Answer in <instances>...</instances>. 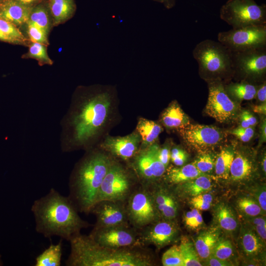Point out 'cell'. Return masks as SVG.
<instances>
[{"instance_id": "1", "label": "cell", "mask_w": 266, "mask_h": 266, "mask_svg": "<svg viewBox=\"0 0 266 266\" xmlns=\"http://www.w3.org/2000/svg\"><path fill=\"white\" fill-rule=\"evenodd\" d=\"M31 211L36 232L47 238L57 236L69 241L82 229L92 226L80 217L69 198L54 188L35 200Z\"/></svg>"}, {"instance_id": "2", "label": "cell", "mask_w": 266, "mask_h": 266, "mask_svg": "<svg viewBox=\"0 0 266 266\" xmlns=\"http://www.w3.org/2000/svg\"><path fill=\"white\" fill-rule=\"evenodd\" d=\"M66 266H152V253L145 246L120 248L100 245L89 235L79 233L72 237Z\"/></svg>"}, {"instance_id": "3", "label": "cell", "mask_w": 266, "mask_h": 266, "mask_svg": "<svg viewBox=\"0 0 266 266\" xmlns=\"http://www.w3.org/2000/svg\"><path fill=\"white\" fill-rule=\"evenodd\" d=\"M112 160L105 154L97 152L86 157L77 166L69 181L67 197L79 212L90 213Z\"/></svg>"}, {"instance_id": "4", "label": "cell", "mask_w": 266, "mask_h": 266, "mask_svg": "<svg viewBox=\"0 0 266 266\" xmlns=\"http://www.w3.org/2000/svg\"><path fill=\"white\" fill-rule=\"evenodd\" d=\"M112 94L109 88L100 89L82 103L71 121L76 143L86 142L103 127L110 112Z\"/></svg>"}, {"instance_id": "5", "label": "cell", "mask_w": 266, "mask_h": 266, "mask_svg": "<svg viewBox=\"0 0 266 266\" xmlns=\"http://www.w3.org/2000/svg\"><path fill=\"white\" fill-rule=\"evenodd\" d=\"M201 76L207 81H222L233 75L231 52L218 41L210 39L199 42L192 51Z\"/></svg>"}, {"instance_id": "6", "label": "cell", "mask_w": 266, "mask_h": 266, "mask_svg": "<svg viewBox=\"0 0 266 266\" xmlns=\"http://www.w3.org/2000/svg\"><path fill=\"white\" fill-rule=\"evenodd\" d=\"M140 183L137 175L112 160L99 189L96 203L103 200L125 202Z\"/></svg>"}, {"instance_id": "7", "label": "cell", "mask_w": 266, "mask_h": 266, "mask_svg": "<svg viewBox=\"0 0 266 266\" xmlns=\"http://www.w3.org/2000/svg\"><path fill=\"white\" fill-rule=\"evenodd\" d=\"M219 15L232 29L266 25V5L254 0H228L221 6Z\"/></svg>"}, {"instance_id": "8", "label": "cell", "mask_w": 266, "mask_h": 266, "mask_svg": "<svg viewBox=\"0 0 266 266\" xmlns=\"http://www.w3.org/2000/svg\"><path fill=\"white\" fill-rule=\"evenodd\" d=\"M129 224L137 230L161 219L147 186L140 183L125 201Z\"/></svg>"}, {"instance_id": "9", "label": "cell", "mask_w": 266, "mask_h": 266, "mask_svg": "<svg viewBox=\"0 0 266 266\" xmlns=\"http://www.w3.org/2000/svg\"><path fill=\"white\" fill-rule=\"evenodd\" d=\"M218 41L230 51L266 47V25L251 26L219 32Z\"/></svg>"}, {"instance_id": "10", "label": "cell", "mask_w": 266, "mask_h": 266, "mask_svg": "<svg viewBox=\"0 0 266 266\" xmlns=\"http://www.w3.org/2000/svg\"><path fill=\"white\" fill-rule=\"evenodd\" d=\"M231 52L233 75L249 83L264 79L266 73V47Z\"/></svg>"}, {"instance_id": "11", "label": "cell", "mask_w": 266, "mask_h": 266, "mask_svg": "<svg viewBox=\"0 0 266 266\" xmlns=\"http://www.w3.org/2000/svg\"><path fill=\"white\" fill-rule=\"evenodd\" d=\"M208 82V97L205 113L221 123L233 122L240 113L239 106L226 92L220 80Z\"/></svg>"}, {"instance_id": "12", "label": "cell", "mask_w": 266, "mask_h": 266, "mask_svg": "<svg viewBox=\"0 0 266 266\" xmlns=\"http://www.w3.org/2000/svg\"><path fill=\"white\" fill-rule=\"evenodd\" d=\"M178 131L185 143L200 153L210 152L226 137L224 132L212 126L189 124Z\"/></svg>"}, {"instance_id": "13", "label": "cell", "mask_w": 266, "mask_h": 266, "mask_svg": "<svg viewBox=\"0 0 266 266\" xmlns=\"http://www.w3.org/2000/svg\"><path fill=\"white\" fill-rule=\"evenodd\" d=\"M89 235L100 245L108 248H120L140 245L138 230L130 224L94 227Z\"/></svg>"}, {"instance_id": "14", "label": "cell", "mask_w": 266, "mask_h": 266, "mask_svg": "<svg viewBox=\"0 0 266 266\" xmlns=\"http://www.w3.org/2000/svg\"><path fill=\"white\" fill-rule=\"evenodd\" d=\"M159 148L152 144L138 151L133 158L132 166L141 184L156 182L166 172V168L158 157Z\"/></svg>"}, {"instance_id": "15", "label": "cell", "mask_w": 266, "mask_h": 266, "mask_svg": "<svg viewBox=\"0 0 266 266\" xmlns=\"http://www.w3.org/2000/svg\"><path fill=\"white\" fill-rule=\"evenodd\" d=\"M140 245L152 244L160 249L174 242L179 234V229L174 221L161 219L138 230Z\"/></svg>"}, {"instance_id": "16", "label": "cell", "mask_w": 266, "mask_h": 266, "mask_svg": "<svg viewBox=\"0 0 266 266\" xmlns=\"http://www.w3.org/2000/svg\"><path fill=\"white\" fill-rule=\"evenodd\" d=\"M90 213L96 218L95 228L129 224L125 202L101 200L94 205Z\"/></svg>"}, {"instance_id": "17", "label": "cell", "mask_w": 266, "mask_h": 266, "mask_svg": "<svg viewBox=\"0 0 266 266\" xmlns=\"http://www.w3.org/2000/svg\"><path fill=\"white\" fill-rule=\"evenodd\" d=\"M140 136L133 133L124 136H107L101 147L114 157L124 161L133 159L138 152Z\"/></svg>"}, {"instance_id": "18", "label": "cell", "mask_w": 266, "mask_h": 266, "mask_svg": "<svg viewBox=\"0 0 266 266\" xmlns=\"http://www.w3.org/2000/svg\"><path fill=\"white\" fill-rule=\"evenodd\" d=\"M144 185L151 192L161 219L174 221L178 211V203L175 196L167 188L162 187L157 182Z\"/></svg>"}, {"instance_id": "19", "label": "cell", "mask_w": 266, "mask_h": 266, "mask_svg": "<svg viewBox=\"0 0 266 266\" xmlns=\"http://www.w3.org/2000/svg\"><path fill=\"white\" fill-rule=\"evenodd\" d=\"M252 156L243 151H235L232 162L230 176L235 182H242L249 180L255 170Z\"/></svg>"}, {"instance_id": "20", "label": "cell", "mask_w": 266, "mask_h": 266, "mask_svg": "<svg viewBox=\"0 0 266 266\" xmlns=\"http://www.w3.org/2000/svg\"><path fill=\"white\" fill-rule=\"evenodd\" d=\"M32 8L15 0H7L1 4L0 18L20 27L27 24Z\"/></svg>"}, {"instance_id": "21", "label": "cell", "mask_w": 266, "mask_h": 266, "mask_svg": "<svg viewBox=\"0 0 266 266\" xmlns=\"http://www.w3.org/2000/svg\"><path fill=\"white\" fill-rule=\"evenodd\" d=\"M238 244L243 254L247 257L251 258L260 254L265 244L255 231L247 225L241 229Z\"/></svg>"}, {"instance_id": "22", "label": "cell", "mask_w": 266, "mask_h": 266, "mask_svg": "<svg viewBox=\"0 0 266 266\" xmlns=\"http://www.w3.org/2000/svg\"><path fill=\"white\" fill-rule=\"evenodd\" d=\"M220 230L218 227L209 228L201 232L196 237L194 244L201 261L204 262L212 255L220 237Z\"/></svg>"}, {"instance_id": "23", "label": "cell", "mask_w": 266, "mask_h": 266, "mask_svg": "<svg viewBox=\"0 0 266 266\" xmlns=\"http://www.w3.org/2000/svg\"><path fill=\"white\" fill-rule=\"evenodd\" d=\"M213 216L217 227L226 233L232 234L237 229V218L231 207L226 203L216 204L213 209Z\"/></svg>"}, {"instance_id": "24", "label": "cell", "mask_w": 266, "mask_h": 266, "mask_svg": "<svg viewBox=\"0 0 266 266\" xmlns=\"http://www.w3.org/2000/svg\"><path fill=\"white\" fill-rule=\"evenodd\" d=\"M48 5L53 19V26H57L74 15L76 6L74 0H48Z\"/></svg>"}, {"instance_id": "25", "label": "cell", "mask_w": 266, "mask_h": 266, "mask_svg": "<svg viewBox=\"0 0 266 266\" xmlns=\"http://www.w3.org/2000/svg\"><path fill=\"white\" fill-rule=\"evenodd\" d=\"M212 180L206 174L176 185L175 193L177 196L187 195L192 197L207 193L212 187Z\"/></svg>"}, {"instance_id": "26", "label": "cell", "mask_w": 266, "mask_h": 266, "mask_svg": "<svg viewBox=\"0 0 266 266\" xmlns=\"http://www.w3.org/2000/svg\"><path fill=\"white\" fill-rule=\"evenodd\" d=\"M163 124L168 129H182L190 123L187 114L176 101H172L164 110L161 116Z\"/></svg>"}, {"instance_id": "27", "label": "cell", "mask_w": 266, "mask_h": 266, "mask_svg": "<svg viewBox=\"0 0 266 266\" xmlns=\"http://www.w3.org/2000/svg\"><path fill=\"white\" fill-rule=\"evenodd\" d=\"M165 181L171 185H178L205 174L200 172L192 163L166 169ZM207 175V174H206Z\"/></svg>"}, {"instance_id": "28", "label": "cell", "mask_w": 266, "mask_h": 266, "mask_svg": "<svg viewBox=\"0 0 266 266\" xmlns=\"http://www.w3.org/2000/svg\"><path fill=\"white\" fill-rule=\"evenodd\" d=\"M27 24H32L49 34L53 25L47 2L43 0L32 8Z\"/></svg>"}, {"instance_id": "29", "label": "cell", "mask_w": 266, "mask_h": 266, "mask_svg": "<svg viewBox=\"0 0 266 266\" xmlns=\"http://www.w3.org/2000/svg\"><path fill=\"white\" fill-rule=\"evenodd\" d=\"M235 151L233 145H228L221 149L215 159L214 171L216 176L223 179L229 178L230 168Z\"/></svg>"}, {"instance_id": "30", "label": "cell", "mask_w": 266, "mask_h": 266, "mask_svg": "<svg viewBox=\"0 0 266 266\" xmlns=\"http://www.w3.org/2000/svg\"><path fill=\"white\" fill-rule=\"evenodd\" d=\"M137 133L140 136L144 148L154 143L163 131L157 123L144 118H140L136 126Z\"/></svg>"}, {"instance_id": "31", "label": "cell", "mask_w": 266, "mask_h": 266, "mask_svg": "<svg viewBox=\"0 0 266 266\" xmlns=\"http://www.w3.org/2000/svg\"><path fill=\"white\" fill-rule=\"evenodd\" d=\"M225 90L228 95L238 100H252L256 98L258 86L253 83L240 81L225 85Z\"/></svg>"}, {"instance_id": "32", "label": "cell", "mask_w": 266, "mask_h": 266, "mask_svg": "<svg viewBox=\"0 0 266 266\" xmlns=\"http://www.w3.org/2000/svg\"><path fill=\"white\" fill-rule=\"evenodd\" d=\"M51 244L35 258L34 266H60L63 254V241Z\"/></svg>"}, {"instance_id": "33", "label": "cell", "mask_w": 266, "mask_h": 266, "mask_svg": "<svg viewBox=\"0 0 266 266\" xmlns=\"http://www.w3.org/2000/svg\"><path fill=\"white\" fill-rule=\"evenodd\" d=\"M183 261V266H200V262L194 243L187 237H183L178 245Z\"/></svg>"}, {"instance_id": "34", "label": "cell", "mask_w": 266, "mask_h": 266, "mask_svg": "<svg viewBox=\"0 0 266 266\" xmlns=\"http://www.w3.org/2000/svg\"><path fill=\"white\" fill-rule=\"evenodd\" d=\"M28 46V51L22 56V58L35 59L40 66L52 65L53 64V61L48 55L47 45L30 42Z\"/></svg>"}, {"instance_id": "35", "label": "cell", "mask_w": 266, "mask_h": 266, "mask_svg": "<svg viewBox=\"0 0 266 266\" xmlns=\"http://www.w3.org/2000/svg\"><path fill=\"white\" fill-rule=\"evenodd\" d=\"M0 29L7 37L9 43L28 45L30 42L25 37L19 27L13 24L0 18Z\"/></svg>"}, {"instance_id": "36", "label": "cell", "mask_w": 266, "mask_h": 266, "mask_svg": "<svg viewBox=\"0 0 266 266\" xmlns=\"http://www.w3.org/2000/svg\"><path fill=\"white\" fill-rule=\"evenodd\" d=\"M238 209L246 217H251L264 214L257 202L254 199L248 197L239 198L237 200Z\"/></svg>"}, {"instance_id": "37", "label": "cell", "mask_w": 266, "mask_h": 266, "mask_svg": "<svg viewBox=\"0 0 266 266\" xmlns=\"http://www.w3.org/2000/svg\"><path fill=\"white\" fill-rule=\"evenodd\" d=\"M233 253L234 248L231 241L220 236L215 244L211 255L222 260L229 261Z\"/></svg>"}, {"instance_id": "38", "label": "cell", "mask_w": 266, "mask_h": 266, "mask_svg": "<svg viewBox=\"0 0 266 266\" xmlns=\"http://www.w3.org/2000/svg\"><path fill=\"white\" fill-rule=\"evenodd\" d=\"M164 266H183V261L178 245H173L165 252L162 257Z\"/></svg>"}, {"instance_id": "39", "label": "cell", "mask_w": 266, "mask_h": 266, "mask_svg": "<svg viewBox=\"0 0 266 266\" xmlns=\"http://www.w3.org/2000/svg\"><path fill=\"white\" fill-rule=\"evenodd\" d=\"M215 159L210 152L202 153L193 163L200 172L206 174L214 170Z\"/></svg>"}, {"instance_id": "40", "label": "cell", "mask_w": 266, "mask_h": 266, "mask_svg": "<svg viewBox=\"0 0 266 266\" xmlns=\"http://www.w3.org/2000/svg\"><path fill=\"white\" fill-rule=\"evenodd\" d=\"M246 221L247 225L253 229L261 240L266 243V221L263 215L255 217H247Z\"/></svg>"}, {"instance_id": "41", "label": "cell", "mask_w": 266, "mask_h": 266, "mask_svg": "<svg viewBox=\"0 0 266 266\" xmlns=\"http://www.w3.org/2000/svg\"><path fill=\"white\" fill-rule=\"evenodd\" d=\"M183 218L185 226L193 230L199 229L204 224L202 216L200 210L195 208L186 212Z\"/></svg>"}, {"instance_id": "42", "label": "cell", "mask_w": 266, "mask_h": 266, "mask_svg": "<svg viewBox=\"0 0 266 266\" xmlns=\"http://www.w3.org/2000/svg\"><path fill=\"white\" fill-rule=\"evenodd\" d=\"M27 34L30 42L49 45L48 34L39 28L31 24H26Z\"/></svg>"}, {"instance_id": "43", "label": "cell", "mask_w": 266, "mask_h": 266, "mask_svg": "<svg viewBox=\"0 0 266 266\" xmlns=\"http://www.w3.org/2000/svg\"><path fill=\"white\" fill-rule=\"evenodd\" d=\"M212 201V195L205 193L192 197L190 203L194 208L199 210H206L210 208Z\"/></svg>"}, {"instance_id": "44", "label": "cell", "mask_w": 266, "mask_h": 266, "mask_svg": "<svg viewBox=\"0 0 266 266\" xmlns=\"http://www.w3.org/2000/svg\"><path fill=\"white\" fill-rule=\"evenodd\" d=\"M230 133L236 136L241 141L247 142L253 137L254 130L253 127L243 128L239 126L231 131Z\"/></svg>"}, {"instance_id": "45", "label": "cell", "mask_w": 266, "mask_h": 266, "mask_svg": "<svg viewBox=\"0 0 266 266\" xmlns=\"http://www.w3.org/2000/svg\"><path fill=\"white\" fill-rule=\"evenodd\" d=\"M188 158V154L182 149L175 147L170 150V161L177 166L184 165Z\"/></svg>"}, {"instance_id": "46", "label": "cell", "mask_w": 266, "mask_h": 266, "mask_svg": "<svg viewBox=\"0 0 266 266\" xmlns=\"http://www.w3.org/2000/svg\"><path fill=\"white\" fill-rule=\"evenodd\" d=\"M240 126L243 128L253 127L257 124L256 118L248 110H243L240 112L238 116Z\"/></svg>"}, {"instance_id": "47", "label": "cell", "mask_w": 266, "mask_h": 266, "mask_svg": "<svg viewBox=\"0 0 266 266\" xmlns=\"http://www.w3.org/2000/svg\"><path fill=\"white\" fill-rule=\"evenodd\" d=\"M158 157L161 162L167 168L170 161V149L168 146L159 148Z\"/></svg>"}, {"instance_id": "48", "label": "cell", "mask_w": 266, "mask_h": 266, "mask_svg": "<svg viewBox=\"0 0 266 266\" xmlns=\"http://www.w3.org/2000/svg\"><path fill=\"white\" fill-rule=\"evenodd\" d=\"M255 197L254 199L257 201L265 215L266 211V191L265 186L259 189L256 191Z\"/></svg>"}, {"instance_id": "49", "label": "cell", "mask_w": 266, "mask_h": 266, "mask_svg": "<svg viewBox=\"0 0 266 266\" xmlns=\"http://www.w3.org/2000/svg\"><path fill=\"white\" fill-rule=\"evenodd\" d=\"M205 266H231L233 265L229 261L222 260L212 255L203 262Z\"/></svg>"}, {"instance_id": "50", "label": "cell", "mask_w": 266, "mask_h": 266, "mask_svg": "<svg viewBox=\"0 0 266 266\" xmlns=\"http://www.w3.org/2000/svg\"><path fill=\"white\" fill-rule=\"evenodd\" d=\"M256 98L261 102H266V81L258 86Z\"/></svg>"}, {"instance_id": "51", "label": "cell", "mask_w": 266, "mask_h": 266, "mask_svg": "<svg viewBox=\"0 0 266 266\" xmlns=\"http://www.w3.org/2000/svg\"><path fill=\"white\" fill-rule=\"evenodd\" d=\"M19 3L29 7H33L44 0H15Z\"/></svg>"}, {"instance_id": "52", "label": "cell", "mask_w": 266, "mask_h": 266, "mask_svg": "<svg viewBox=\"0 0 266 266\" xmlns=\"http://www.w3.org/2000/svg\"><path fill=\"white\" fill-rule=\"evenodd\" d=\"M253 110L255 113L265 115L266 114V102H262L259 105H255L253 107Z\"/></svg>"}, {"instance_id": "53", "label": "cell", "mask_w": 266, "mask_h": 266, "mask_svg": "<svg viewBox=\"0 0 266 266\" xmlns=\"http://www.w3.org/2000/svg\"><path fill=\"white\" fill-rule=\"evenodd\" d=\"M266 119H265L261 124V131H260V144L265 142L266 139Z\"/></svg>"}, {"instance_id": "54", "label": "cell", "mask_w": 266, "mask_h": 266, "mask_svg": "<svg viewBox=\"0 0 266 266\" xmlns=\"http://www.w3.org/2000/svg\"><path fill=\"white\" fill-rule=\"evenodd\" d=\"M163 4L165 7L167 9H170L174 7L175 4L176 0H153Z\"/></svg>"}, {"instance_id": "55", "label": "cell", "mask_w": 266, "mask_h": 266, "mask_svg": "<svg viewBox=\"0 0 266 266\" xmlns=\"http://www.w3.org/2000/svg\"><path fill=\"white\" fill-rule=\"evenodd\" d=\"M0 41L9 43V40L0 29Z\"/></svg>"}, {"instance_id": "56", "label": "cell", "mask_w": 266, "mask_h": 266, "mask_svg": "<svg viewBox=\"0 0 266 266\" xmlns=\"http://www.w3.org/2000/svg\"><path fill=\"white\" fill-rule=\"evenodd\" d=\"M266 154H265V155L263 157L262 161V169H263V172L265 173V174H266Z\"/></svg>"}, {"instance_id": "57", "label": "cell", "mask_w": 266, "mask_h": 266, "mask_svg": "<svg viewBox=\"0 0 266 266\" xmlns=\"http://www.w3.org/2000/svg\"><path fill=\"white\" fill-rule=\"evenodd\" d=\"M7 0H0V4H2L3 3V2H4L5 1H6Z\"/></svg>"}, {"instance_id": "58", "label": "cell", "mask_w": 266, "mask_h": 266, "mask_svg": "<svg viewBox=\"0 0 266 266\" xmlns=\"http://www.w3.org/2000/svg\"><path fill=\"white\" fill-rule=\"evenodd\" d=\"M2 265V262H1V259H0V266Z\"/></svg>"}, {"instance_id": "59", "label": "cell", "mask_w": 266, "mask_h": 266, "mask_svg": "<svg viewBox=\"0 0 266 266\" xmlns=\"http://www.w3.org/2000/svg\"><path fill=\"white\" fill-rule=\"evenodd\" d=\"M0 7H1V4L0 3Z\"/></svg>"}]
</instances>
